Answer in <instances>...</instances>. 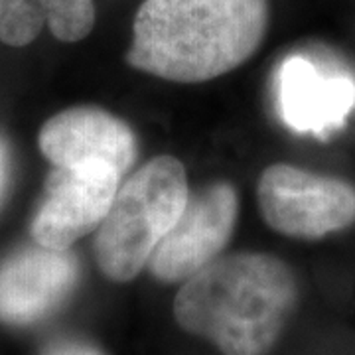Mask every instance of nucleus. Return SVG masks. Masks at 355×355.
I'll list each match as a JSON object with an SVG mask.
<instances>
[{
    "instance_id": "nucleus-1",
    "label": "nucleus",
    "mask_w": 355,
    "mask_h": 355,
    "mask_svg": "<svg viewBox=\"0 0 355 355\" xmlns=\"http://www.w3.org/2000/svg\"><path fill=\"white\" fill-rule=\"evenodd\" d=\"M268 0H144L128 65L176 83H202L245 64L263 44Z\"/></svg>"
},
{
    "instance_id": "nucleus-2",
    "label": "nucleus",
    "mask_w": 355,
    "mask_h": 355,
    "mask_svg": "<svg viewBox=\"0 0 355 355\" xmlns=\"http://www.w3.org/2000/svg\"><path fill=\"white\" fill-rule=\"evenodd\" d=\"M298 300L291 266L266 253L217 257L176 294L174 316L223 355H266Z\"/></svg>"
},
{
    "instance_id": "nucleus-3",
    "label": "nucleus",
    "mask_w": 355,
    "mask_h": 355,
    "mask_svg": "<svg viewBox=\"0 0 355 355\" xmlns=\"http://www.w3.org/2000/svg\"><path fill=\"white\" fill-rule=\"evenodd\" d=\"M190 198L186 170L174 156H158L121 182L95 237V259L114 282L132 280L174 227Z\"/></svg>"
},
{
    "instance_id": "nucleus-4",
    "label": "nucleus",
    "mask_w": 355,
    "mask_h": 355,
    "mask_svg": "<svg viewBox=\"0 0 355 355\" xmlns=\"http://www.w3.org/2000/svg\"><path fill=\"white\" fill-rule=\"evenodd\" d=\"M257 200L266 223L294 239H322L355 223V186L291 164L266 168Z\"/></svg>"
},
{
    "instance_id": "nucleus-5",
    "label": "nucleus",
    "mask_w": 355,
    "mask_h": 355,
    "mask_svg": "<svg viewBox=\"0 0 355 355\" xmlns=\"http://www.w3.org/2000/svg\"><path fill=\"white\" fill-rule=\"evenodd\" d=\"M239 198L231 184L216 182L190 193L174 227L158 243L146 268L162 282H186L214 263L233 235Z\"/></svg>"
},
{
    "instance_id": "nucleus-6",
    "label": "nucleus",
    "mask_w": 355,
    "mask_h": 355,
    "mask_svg": "<svg viewBox=\"0 0 355 355\" xmlns=\"http://www.w3.org/2000/svg\"><path fill=\"white\" fill-rule=\"evenodd\" d=\"M121 178L109 164L53 166L32 219L34 243L65 251L97 231L109 214Z\"/></svg>"
},
{
    "instance_id": "nucleus-7",
    "label": "nucleus",
    "mask_w": 355,
    "mask_h": 355,
    "mask_svg": "<svg viewBox=\"0 0 355 355\" xmlns=\"http://www.w3.org/2000/svg\"><path fill=\"white\" fill-rule=\"evenodd\" d=\"M280 121L296 135L328 139L355 107V81L306 53H292L275 73Z\"/></svg>"
},
{
    "instance_id": "nucleus-8",
    "label": "nucleus",
    "mask_w": 355,
    "mask_h": 355,
    "mask_svg": "<svg viewBox=\"0 0 355 355\" xmlns=\"http://www.w3.org/2000/svg\"><path fill=\"white\" fill-rule=\"evenodd\" d=\"M79 280V261L71 249L38 243L16 249L0 261V322L32 326L53 314Z\"/></svg>"
},
{
    "instance_id": "nucleus-9",
    "label": "nucleus",
    "mask_w": 355,
    "mask_h": 355,
    "mask_svg": "<svg viewBox=\"0 0 355 355\" xmlns=\"http://www.w3.org/2000/svg\"><path fill=\"white\" fill-rule=\"evenodd\" d=\"M53 166L109 164L125 176L137 160V137L119 116L97 107H73L53 114L38 137Z\"/></svg>"
},
{
    "instance_id": "nucleus-10",
    "label": "nucleus",
    "mask_w": 355,
    "mask_h": 355,
    "mask_svg": "<svg viewBox=\"0 0 355 355\" xmlns=\"http://www.w3.org/2000/svg\"><path fill=\"white\" fill-rule=\"evenodd\" d=\"M48 26L60 42L87 38L95 26L93 0H0V42L22 48Z\"/></svg>"
},
{
    "instance_id": "nucleus-11",
    "label": "nucleus",
    "mask_w": 355,
    "mask_h": 355,
    "mask_svg": "<svg viewBox=\"0 0 355 355\" xmlns=\"http://www.w3.org/2000/svg\"><path fill=\"white\" fill-rule=\"evenodd\" d=\"M40 355H103V352L93 343L79 342V340H62V342L50 343Z\"/></svg>"
},
{
    "instance_id": "nucleus-12",
    "label": "nucleus",
    "mask_w": 355,
    "mask_h": 355,
    "mask_svg": "<svg viewBox=\"0 0 355 355\" xmlns=\"http://www.w3.org/2000/svg\"><path fill=\"white\" fill-rule=\"evenodd\" d=\"M10 186V150L6 140L0 137V203L4 202Z\"/></svg>"
}]
</instances>
